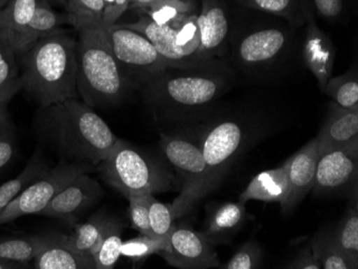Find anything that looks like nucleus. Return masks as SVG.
I'll use <instances>...</instances> for the list:
<instances>
[{"label":"nucleus","mask_w":358,"mask_h":269,"mask_svg":"<svg viewBox=\"0 0 358 269\" xmlns=\"http://www.w3.org/2000/svg\"><path fill=\"white\" fill-rule=\"evenodd\" d=\"M36 128L62 158L83 166L101 163L118 140L94 108L78 98L41 106Z\"/></svg>","instance_id":"obj_1"},{"label":"nucleus","mask_w":358,"mask_h":269,"mask_svg":"<svg viewBox=\"0 0 358 269\" xmlns=\"http://www.w3.org/2000/svg\"><path fill=\"white\" fill-rule=\"evenodd\" d=\"M230 86L222 62L204 68H166L146 85L143 97L162 122H189L199 117Z\"/></svg>","instance_id":"obj_2"},{"label":"nucleus","mask_w":358,"mask_h":269,"mask_svg":"<svg viewBox=\"0 0 358 269\" xmlns=\"http://www.w3.org/2000/svg\"><path fill=\"white\" fill-rule=\"evenodd\" d=\"M25 89L41 106L80 98L76 87V41L62 30L36 41L16 56Z\"/></svg>","instance_id":"obj_3"},{"label":"nucleus","mask_w":358,"mask_h":269,"mask_svg":"<svg viewBox=\"0 0 358 269\" xmlns=\"http://www.w3.org/2000/svg\"><path fill=\"white\" fill-rule=\"evenodd\" d=\"M293 30L281 17L239 6L233 8L229 41L237 66L259 73L278 65L291 51Z\"/></svg>","instance_id":"obj_4"},{"label":"nucleus","mask_w":358,"mask_h":269,"mask_svg":"<svg viewBox=\"0 0 358 269\" xmlns=\"http://www.w3.org/2000/svg\"><path fill=\"white\" fill-rule=\"evenodd\" d=\"M76 42V87L92 108L120 103L130 89L116 62L101 24L80 28Z\"/></svg>","instance_id":"obj_5"},{"label":"nucleus","mask_w":358,"mask_h":269,"mask_svg":"<svg viewBox=\"0 0 358 269\" xmlns=\"http://www.w3.org/2000/svg\"><path fill=\"white\" fill-rule=\"evenodd\" d=\"M196 19L198 14H187L172 23L160 25L146 15H140L138 21L124 25L148 38L166 67L194 69L220 62L203 53Z\"/></svg>","instance_id":"obj_6"},{"label":"nucleus","mask_w":358,"mask_h":269,"mask_svg":"<svg viewBox=\"0 0 358 269\" xmlns=\"http://www.w3.org/2000/svg\"><path fill=\"white\" fill-rule=\"evenodd\" d=\"M98 166L106 184L127 198L136 194L166 191L173 182V176L164 166L120 138Z\"/></svg>","instance_id":"obj_7"},{"label":"nucleus","mask_w":358,"mask_h":269,"mask_svg":"<svg viewBox=\"0 0 358 269\" xmlns=\"http://www.w3.org/2000/svg\"><path fill=\"white\" fill-rule=\"evenodd\" d=\"M161 150L182 178V190L172 208L174 218L184 216L193 205L213 190L202 150L190 140L161 134Z\"/></svg>","instance_id":"obj_8"},{"label":"nucleus","mask_w":358,"mask_h":269,"mask_svg":"<svg viewBox=\"0 0 358 269\" xmlns=\"http://www.w3.org/2000/svg\"><path fill=\"white\" fill-rule=\"evenodd\" d=\"M113 55L130 87L142 88L166 69L148 38L124 24L104 27Z\"/></svg>","instance_id":"obj_9"},{"label":"nucleus","mask_w":358,"mask_h":269,"mask_svg":"<svg viewBox=\"0 0 358 269\" xmlns=\"http://www.w3.org/2000/svg\"><path fill=\"white\" fill-rule=\"evenodd\" d=\"M87 170L88 166L69 162L45 173V175L26 187L0 210V226L26 215L39 214L58 192Z\"/></svg>","instance_id":"obj_10"},{"label":"nucleus","mask_w":358,"mask_h":269,"mask_svg":"<svg viewBox=\"0 0 358 269\" xmlns=\"http://www.w3.org/2000/svg\"><path fill=\"white\" fill-rule=\"evenodd\" d=\"M358 175V142L319 156L315 170V194H356Z\"/></svg>","instance_id":"obj_11"},{"label":"nucleus","mask_w":358,"mask_h":269,"mask_svg":"<svg viewBox=\"0 0 358 269\" xmlns=\"http://www.w3.org/2000/svg\"><path fill=\"white\" fill-rule=\"evenodd\" d=\"M171 266L180 269H205L220 267L213 245L203 233L187 226H175L164 249L159 252Z\"/></svg>","instance_id":"obj_12"},{"label":"nucleus","mask_w":358,"mask_h":269,"mask_svg":"<svg viewBox=\"0 0 358 269\" xmlns=\"http://www.w3.org/2000/svg\"><path fill=\"white\" fill-rule=\"evenodd\" d=\"M243 138V126L232 119L219 122L205 134L201 150L208 168L213 190L232 162Z\"/></svg>","instance_id":"obj_13"},{"label":"nucleus","mask_w":358,"mask_h":269,"mask_svg":"<svg viewBox=\"0 0 358 269\" xmlns=\"http://www.w3.org/2000/svg\"><path fill=\"white\" fill-rule=\"evenodd\" d=\"M233 0H201L198 14L201 49L205 55L217 59L224 53L230 35Z\"/></svg>","instance_id":"obj_14"},{"label":"nucleus","mask_w":358,"mask_h":269,"mask_svg":"<svg viewBox=\"0 0 358 269\" xmlns=\"http://www.w3.org/2000/svg\"><path fill=\"white\" fill-rule=\"evenodd\" d=\"M102 196L103 191L99 182L83 173L58 192L39 214L51 218L72 220L92 208Z\"/></svg>","instance_id":"obj_15"},{"label":"nucleus","mask_w":358,"mask_h":269,"mask_svg":"<svg viewBox=\"0 0 358 269\" xmlns=\"http://www.w3.org/2000/svg\"><path fill=\"white\" fill-rule=\"evenodd\" d=\"M317 160V138H313L285 162L289 192L282 208L283 212H291L309 192L313 191Z\"/></svg>","instance_id":"obj_16"},{"label":"nucleus","mask_w":358,"mask_h":269,"mask_svg":"<svg viewBox=\"0 0 358 269\" xmlns=\"http://www.w3.org/2000/svg\"><path fill=\"white\" fill-rule=\"evenodd\" d=\"M315 138L319 156L358 142V110L340 108L331 102Z\"/></svg>","instance_id":"obj_17"},{"label":"nucleus","mask_w":358,"mask_h":269,"mask_svg":"<svg viewBox=\"0 0 358 269\" xmlns=\"http://www.w3.org/2000/svg\"><path fill=\"white\" fill-rule=\"evenodd\" d=\"M306 25L303 57L308 69L317 78L319 87L324 90L333 74L336 49L329 36L317 26L315 17L308 20Z\"/></svg>","instance_id":"obj_18"},{"label":"nucleus","mask_w":358,"mask_h":269,"mask_svg":"<svg viewBox=\"0 0 358 269\" xmlns=\"http://www.w3.org/2000/svg\"><path fill=\"white\" fill-rule=\"evenodd\" d=\"M34 261L37 269H96L94 258L74 250L64 235H46L43 249Z\"/></svg>","instance_id":"obj_19"},{"label":"nucleus","mask_w":358,"mask_h":269,"mask_svg":"<svg viewBox=\"0 0 358 269\" xmlns=\"http://www.w3.org/2000/svg\"><path fill=\"white\" fill-rule=\"evenodd\" d=\"M289 192L287 166L283 164L280 168L265 170L255 176L239 196V202L243 204L252 200L267 203L278 202L281 208H283L287 203Z\"/></svg>","instance_id":"obj_20"},{"label":"nucleus","mask_w":358,"mask_h":269,"mask_svg":"<svg viewBox=\"0 0 358 269\" xmlns=\"http://www.w3.org/2000/svg\"><path fill=\"white\" fill-rule=\"evenodd\" d=\"M235 5L285 19L294 29L315 17L311 0H233Z\"/></svg>","instance_id":"obj_21"},{"label":"nucleus","mask_w":358,"mask_h":269,"mask_svg":"<svg viewBox=\"0 0 358 269\" xmlns=\"http://www.w3.org/2000/svg\"><path fill=\"white\" fill-rule=\"evenodd\" d=\"M39 0H10L0 22V37L13 50L21 51L22 43Z\"/></svg>","instance_id":"obj_22"},{"label":"nucleus","mask_w":358,"mask_h":269,"mask_svg":"<svg viewBox=\"0 0 358 269\" xmlns=\"http://www.w3.org/2000/svg\"><path fill=\"white\" fill-rule=\"evenodd\" d=\"M245 217V204L241 202L225 203L209 216L206 231L203 234L211 245L225 242L241 228Z\"/></svg>","instance_id":"obj_23"},{"label":"nucleus","mask_w":358,"mask_h":269,"mask_svg":"<svg viewBox=\"0 0 358 269\" xmlns=\"http://www.w3.org/2000/svg\"><path fill=\"white\" fill-rule=\"evenodd\" d=\"M114 220L104 216L92 217L85 224L76 226L73 234L67 236V242L78 252L94 258Z\"/></svg>","instance_id":"obj_24"},{"label":"nucleus","mask_w":358,"mask_h":269,"mask_svg":"<svg viewBox=\"0 0 358 269\" xmlns=\"http://www.w3.org/2000/svg\"><path fill=\"white\" fill-rule=\"evenodd\" d=\"M64 23H68V17L56 13L50 5V0H39L34 17H32L25 37H24L21 51L17 55L24 53L26 50L29 49L32 44L41 38L56 33L58 30H62L60 26Z\"/></svg>","instance_id":"obj_25"},{"label":"nucleus","mask_w":358,"mask_h":269,"mask_svg":"<svg viewBox=\"0 0 358 269\" xmlns=\"http://www.w3.org/2000/svg\"><path fill=\"white\" fill-rule=\"evenodd\" d=\"M22 89L19 64L11 46L0 37V99L6 103Z\"/></svg>","instance_id":"obj_26"},{"label":"nucleus","mask_w":358,"mask_h":269,"mask_svg":"<svg viewBox=\"0 0 358 269\" xmlns=\"http://www.w3.org/2000/svg\"><path fill=\"white\" fill-rule=\"evenodd\" d=\"M324 92L340 108L358 110V75L356 68L343 75L331 78Z\"/></svg>","instance_id":"obj_27"},{"label":"nucleus","mask_w":358,"mask_h":269,"mask_svg":"<svg viewBox=\"0 0 358 269\" xmlns=\"http://www.w3.org/2000/svg\"><path fill=\"white\" fill-rule=\"evenodd\" d=\"M45 244V236H30L0 240V259L27 266Z\"/></svg>","instance_id":"obj_28"},{"label":"nucleus","mask_w":358,"mask_h":269,"mask_svg":"<svg viewBox=\"0 0 358 269\" xmlns=\"http://www.w3.org/2000/svg\"><path fill=\"white\" fill-rule=\"evenodd\" d=\"M315 258L324 269H356L358 261L338 246L334 236L319 237L311 244Z\"/></svg>","instance_id":"obj_29"},{"label":"nucleus","mask_w":358,"mask_h":269,"mask_svg":"<svg viewBox=\"0 0 358 269\" xmlns=\"http://www.w3.org/2000/svg\"><path fill=\"white\" fill-rule=\"evenodd\" d=\"M198 7L184 0H154L150 5L138 10L140 15H146L155 23L164 25L176 21L187 14H198Z\"/></svg>","instance_id":"obj_30"},{"label":"nucleus","mask_w":358,"mask_h":269,"mask_svg":"<svg viewBox=\"0 0 358 269\" xmlns=\"http://www.w3.org/2000/svg\"><path fill=\"white\" fill-rule=\"evenodd\" d=\"M68 23L76 30L92 24H101L106 3L104 0H66Z\"/></svg>","instance_id":"obj_31"},{"label":"nucleus","mask_w":358,"mask_h":269,"mask_svg":"<svg viewBox=\"0 0 358 269\" xmlns=\"http://www.w3.org/2000/svg\"><path fill=\"white\" fill-rule=\"evenodd\" d=\"M124 240L122 238V228L120 224L113 222L110 230L106 233L100 245L99 250L94 254V260L96 269H113L120 260V247Z\"/></svg>","instance_id":"obj_32"},{"label":"nucleus","mask_w":358,"mask_h":269,"mask_svg":"<svg viewBox=\"0 0 358 269\" xmlns=\"http://www.w3.org/2000/svg\"><path fill=\"white\" fill-rule=\"evenodd\" d=\"M338 246L354 260L358 261V212L357 208H350L341 221L337 233L334 235Z\"/></svg>","instance_id":"obj_33"},{"label":"nucleus","mask_w":358,"mask_h":269,"mask_svg":"<svg viewBox=\"0 0 358 269\" xmlns=\"http://www.w3.org/2000/svg\"><path fill=\"white\" fill-rule=\"evenodd\" d=\"M174 214L170 205L154 198L150 208V226L152 236L166 242L174 228Z\"/></svg>","instance_id":"obj_34"},{"label":"nucleus","mask_w":358,"mask_h":269,"mask_svg":"<svg viewBox=\"0 0 358 269\" xmlns=\"http://www.w3.org/2000/svg\"><path fill=\"white\" fill-rule=\"evenodd\" d=\"M164 244L166 242H161L150 235L141 234V236L136 238L122 242L120 254L131 260H142L154 253L160 252L164 249Z\"/></svg>","instance_id":"obj_35"},{"label":"nucleus","mask_w":358,"mask_h":269,"mask_svg":"<svg viewBox=\"0 0 358 269\" xmlns=\"http://www.w3.org/2000/svg\"><path fill=\"white\" fill-rule=\"evenodd\" d=\"M154 198V194H136L128 198L132 224L141 234L152 236L150 226V208Z\"/></svg>","instance_id":"obj_36"},{"label":"nucleus","mask_w":358,"mask_h":269,"mask_svg":"<svg viewBox=\"0 0 358 269\" xmlns=\"http://www.w3.org/2000/svg\"><path fill=\"white\" fill-rule=\"evenodd\" d=\"M261 261H262V250H261L257 242H250L241 246L222 268H259V265H261Z\"/></svg>","instance_id":"obj_37"},{"label":"nucleus","mask_w":358,"mask_h":269,"mask_svg":"<svg viewBox=\"0 0 358 269\" xmlns=\"http://www.w3.org/2000/svg\"><path fill=\"white\" fill-rule=\"evenodd\" d=\"M315 11L322 19L336 22L347 12V0H311Z\"/></svg>","instance_id":"obj_38"},{"label":"nucleus","mask_w":358,"mask_h":269,"mask_svg":"<svg viewBox=\"0 0 358 269\" xmlns=\"http://www.w3.org/2000/svg\"><path fill=\"white\" fill-rule=\"evenodd\" d=\"M104 3H106V8L102 17L103 27L116 24L122 14L130 9V0H104Z\"/></svg>","instance_id":"obj_39"},{"label":"nucleus","mask_w":358,"mask_h":269,"mask_svg":"<svg viewBox=\"0 0 358 269\" xmlns=\"http://www.w3.org/2000/svg\"><path fill=\"white\" fill-rule=\"evenodd\" d=\"M287 268L321 269L322 266L315 258L313 247L311 245H308L299 253V256L287 266Z\"/></svg>","instance_id":"obj_40"},{"label":"nucleus","mask_w":358,"mask_h":269,"mask_svg":"<svg viewBox=\"0 0 358 269\" xmlns=\"http://www.w3.org/2000/svg\"><path fill=\"white\" fill-rule=\"evenodd\" d=\"M15 150L13 129L0 138V170L11 162Z\"/></svg>","instance_id":"obj_41"},{"label":"nucleus","mask_w":358,"mask_h":269,"mask_svg":"<svg viewBox=\"0 0 358 269\" xmlns=\"http://www.w3.org/2000/svg\"><path fill=\"white\" fill-rule=\"evenodd\" d=\"M8 103L0 104V138L5 136L12 128L11 118L7 108Z\"/></svg>","instance_id":"obj_42"},{"label":"nucleus","mask_w":358,"mask_h":269,"mask_svg":"<svg viewBox=\"0 0 358 269\" xmlns=\"http://www.w3.org/2000/svg\"><path fill=\"white\" fill-rule=\"evenodd\" d=\"M152 1H154V0H130V8L136 9V11H138V10L150 5Z\"/></svg>","instance_id":"obj_43"},{"label":"nucleus","mask_w":358,"mask_h":269,"mask_svg":"<svg viewBox=\"0 0 358 269\" xmlns=\"http://www.w3.org/2000/svg\"><path fill=\"white\" fill-rule=\"evenodd\" d=\"M24 265L19 264V263L10 262V261H5L0 259V269H15L24 268Z\"/></svg>","instance_id":"obj_44"},{"label":"nucleus","mask_w":358,"mask_h":269,"mask_svg":"<svg viewBox=\"0 0 358 269\" xmlns=\"http://www.w3.org/2000/svg\"><path fill=\"white\" fill-rule=\"evenodd\" d=\"M9 1L10 0H0V22H1V19H3V12H5Z\"/></svg>","instance_id":"obj_45"},{"label":"nucleus","mask_w":358,"mask_h":269,"mask_svg":"<svg viewBox=\"0 0 358 269\" xmlns=\"http://www.w3.org/2000/svg\"><path fill=\"white\" fill-rule=\"evenodd\" d=\"M185 3H190V5L194 6V7L199 8L198 0H184Z\"/></svg>","instance_id":"obj_46"},{"label":"nucleus","mask_w":358,"mask_h":269,"mask_svg":"<svg viewBox=\"0 0 358 269\" xmlns=\"http://www.w3.org/2000/svg\"><path fill=\"white\" fill-rule=\"evenodd\" d=\"M6 103V102H3V100L0 99V104Z\"/></svg>","instance_id":"obj_47"},{"label":"nucleus","mask_w":358,"mask_h":269,"mask_svg":"<svg viewBox=\"0 0 358 269\" xmlns=\"http://www.w3.org/2000/svg\"><path fill=\"white\" fill-rule=\"evenodd\" d=\"M64 1H66V0H64Z\"/></svg>","instance_id":"obj_48"}]
</instances>
